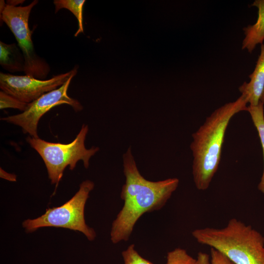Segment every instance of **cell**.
I'll return each mask as SVG.
<instances>
[{
  "label": "cell",
  "instance_id": "1",
  "mask_svg": "<svg viewBox=\"0 0 264 264\" xmlns=\"http://www.w3.org/2000/svg\"><path fill=\"white\" fill-rule=\"evenodd\" d=\"M122 158L126 180L120 197L124 205L111 225L110 240L114 244L127 241L139 219L146 213L162 208L179 184L177 178L157 181L144 178L138 169L131 147Z\"/></svg>",
  "mask_w": 264,
  "mask_h": 264
},
{
  "label": "cell",
  "instance_id": "2",
  "mask_svg": "<svg viewBox=\"0 0 264 264\" xmlns=\"http://www.w3.org/2000/svg\"><path fill=\"white\" fill-rule=\"evenodd\" d=\"M247 103L246 98L241 95L235 101L216 109L192 134L190 146L193 156L192 173L198 190H205L209 187L219 168L229 121L236 113L247 111Z\"/></svg>",
  "mask_w": 264,
  "mask_h": 264
},
{
  "label": "cell",
  "instance_id": "3",
  "mask_svg": "<svg viewBox=\"0 0 264 264\" xmlns=\"http://www.w3.org/2000/svg\"><path fill=\"white\" fill-rule=\"evenodd\" d=\"M192 234L198 243L218 250L235 264H264V237L235 218L223 228L197 229Z\"/></svg>",
  "mask_w": 264,
  "mask_h": 264
},
{
  "label": "cell",
  "instance_id": "4",
  "mask_svg": "<svg viewBox=\"0 0 264 264\" xmlns=\"http://www.w3.org/2000/svg\"><path fill=\"white\" fill-rule=\"evenodd\" d=\"M88 131V126L83 124L74 140L68 144L52 143L29 136L26 138L43 159L52 184L57 186L65 169L69 166L70 170H73L79 160L83 161L85 168L89 167L90 158L98 152L99 148H86L85 141Z\"/></svg>",
  "mask_w": 264,
  "mask_h": 264
},
{
  "label": "cell",
  "instance_id": "5",
  "mask_svg": "<svg viewBox=\"0 0 264 264\" xmlns=\"http://www.w3.org/2000/svg\"><path fill=\"white\" fill-rule=\"evenodd\" d=\"M94 183L90 180L82 182L79 190L62 205L48 208L45 213L34 219H27L22 223L27 232L44 227L67 228L83 233L89 241L96 237L94 230L87 225L85 219V207Z\"/></svg>",
  "mask_w": 264,
  "mask_h": 264
},
{
  "label": "cell",
  "instance_id": "6",
  "mask_svg": "<svg viewBox=\"0 0 264 264\" xmlns=\"http://www.w3.org/2000/svg\"><path fill=\"white\" fill-rule=\"evenodd\" d=\"M38 3L34 0L25 6L6 5L0 19L5 22L14 35L25 61L24 73L36 79L42 80L50 71L48 64L35 52L32 40V31L28 22L32 8Z\"/></svg>",
  "mask_w": 264,
  "mask_h": 264
},
{
  "label": "cell",
  "instance_id": "7",
  "mask_svg": "<svg viewBox=\"0 0 264 264\" xmlns=\"http://www.w3.org/2000/svg\"><path fill=\"white\" fill-rule=\"evenodd\" d=\"M73 74L60 87L44 94L34 101L28 103L25 110L22 113L1 118L3 121L21 127L24 133H28L32 137L39 138L37 128L42 116L53 107L63 104L70 106L75 111L83 109V106L76 99L69 97L67 90Z\"/></svg>",
  "mask_w": 264,
  "mask_h": 264
},
{
  "label": "cell",
  "instance_id": "8",
  "mask_svg": "<svg viewBox=\"0 0 264 264\" xmlns=\"http://www.w3.org/2000/svg\"><path fill=\"white\" fill-rule=\"evenodd\" d=\"M76 66L70 71L43 80L28 75H15L0 73V88L2 91L21 102L30 103L45 93L62 86L74 74Z\"/></svg>",
  "mask_w": 264,
  "mask_h": 264
},
{
  "label": "cell",
  "instance_id": "9",
  "mask_svg": "<svg viewBox=\"0 0 264 264\" xmlns=\"http://www.w3.org/2000/svg\"><path fill=\"white\" fill-rule=\"evenodd\" d=\"M250 81L244 82L239 90L250 106L257 105L264 89V44L261 45V52L253 72L249 76Z\"/></svg>",
  "mask_w": 264,
  "mask_h": 264
},
{
  "label": "cell",
  "instance_id": "10",
  "mask_svg": "<svg viewBox=\"0 0 264 264\" xmlns=\"http://www.w3.org/2000/svg\"><path fill=\"white\" fill-rule=\"evenodd\" d=\"M252 6L258 8V16L254 24L243 28L245 37L242 47V50L247 49L249 53L258 44H263L264 41V0H256Z\"/></svg>",
  "mask_w": 264,
  "mask_h": 264
},
{
  "label": "cell",
  "instance_id": "11",
  "mask_svg": "<svg viewBox=\"0 0 264 264\" xmlns=\"http://www.w3.org/2000/svg\"><path fill=\"white\" fill-rule=\"evenodd\" d=\"M0 64L10 72L24 71L23 55L15 44H7L0 42Z\"/></svg>",
  "mask_w": 264,
  "mask_h": 264
},
{
  "label": "cell",
  "instance_id": "12",
  "mask_svg": "<svg viewBox=\"0 0 264 264\" xmlns=\"http://www.w3.org/2000/svg\"><path fill=\"white\" fill-rule=\"evenodd\" d=\"M264 103L260 101L256 106H247V111L251 115L254 125H255L260 139L264 155ZM258 189L264 193V167L261 181L258 186Z\"/></svg>",
  "mask_w": 264,
  "mask_h": 264
},
{
  "label": "cell",
  "instance_id": "13",
  "mask_svg": "<svg viewBox=\"0 0 264 264\" xmlns=\"http://www.w3.org/2000/svg\"><path fill=\"white\" fill-rule=\"evenodd\" d=\"M85 0H54L55 13L65 8L69 10L75 16L78 22V29L75 33L77 37L79 34L84 33L83 24V10Z\"/></svg>",
  "mask_w": 264,
  "mask_h": 264
},
{
  "label": "cell",
  "instance_id": "14",
  "mask_svg": "<svg viewBox=\"0 0 264 264\" xmlns=\"http://www.w3.org/2000/svg\"><path fill=\"white\" fill-rule=\"evenodd\" d=\"M195 262L185 250L180 248L169 252L167 255L166 264H195Z\"/></svg>",
  "mask_w": 264,
  "mask_h": 264
},
{
  "label": "cell",
  "instance_id": "15",
  "mask_svg": "<svg viewBox=\"0 0 264 264\" xmlns=\"http://www.w3.org/2000/svg\"><path fill=\"white\" fill-rule=\"evenodd\" d=\"M28 106V103L20 101L13 96L1 90L0 91V109L13 108L24 111Z\"/></svg>",
  "mask_w": 264,
  "mask_h": 264
},
{
  "label": "cell",
  "instance_id": "16",
  "mask_svg": "<svg viewBox=\"0 0 264 264\" xmlns=\"http://www.w3.org/2000/svg\"><path fill=\"white\" fill-rule=\"evenodd\" d=\"M124 264H154L142 257L136 250L134 244H131L122 252Z\"/></svg>",
  "mask_w": 264,
  "mask_h": 264
},
{
  "label": "cell",
  "instance_id": "17",
  "mask_svg": "<svg viewBox=\"0 0 264 264\" xmlns=\"http://www.w3.org/2000/svg\"><path fill=\"white\" fill-rule=\"evenodd\" d=\"M210 264H235L226 256L213 248H211L210 250Z\"/></svg>",
  "mask_w": 264,
  "mask_h": 264
},
{
  "label": "cell",
  "instance_id": "18",
  "mask_svg": "<svg viewBox=\"0 0 264 264\" xmlns=\"http://www.w3.org/2000/svg\"><path fill=\"white\" fill-rule=\"evenodd\" d=\"M195 264H211L209 255L205 253L199 252Z\"/></svg>",
  "mask_w": 264,
  "mask_h": 264
},
{
  "label": "cell",
  "instance_id": "19",
  "mask_svg": "<svg viewBox=\"0 0 264 264\" xmlns=\"http://www.w3.org/2000/svg\"><path fill=\"white\" fill-rule=\"evenodd\" d=\"M0 177L10 181L16 180V176L15 175L9 174L1 168H0Z\"/></svg>",
  "mask_w": 264,
  "mask_h": 264
},
{
  "label": "cell",
  "instance_id": "20",
  "mask_svg": "<svg viewBox=\"0 0 264 264\" xmlns=\"http://www.w3.org/2000/svg\"><path fill=\"white\" fill-rule=\"evenodd\" d=\"M24 1V0H10L6 1V4L8 5L17 6V5L20 4H22Z\"/></svg>",
  "mask_w": 264,
  "mask_h": 264
},
{
  "label": "cell",
  "instance_id": "21",
  "mask_svg": "<svg viewBox=\"0 0 264 264\" xmlns=\"http://www.w3.org/2000/svg\"><path fill=\"white\" fill-rule=\"evenodd\" d=\"M260 101L264 103V89L260 98Z\"/></svg>",
  "mask_w": 264,
  "mask_h": 264
}]
</instances>
